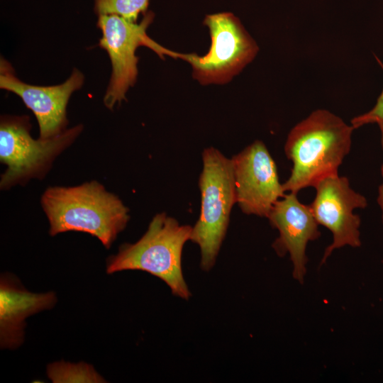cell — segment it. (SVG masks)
<instances>
[{
    "label": "cell",
    "instance_id": "obj_1",
    "mask_svg": "<svg viewBox=\"0 0 383 383\" xmlns=\"http://www.w3.org/2000/svg\"><path fill=\"white\" fill-rule=\"evenodd\" d=\"M355 128L326 109L313 111L288 134L284 152L292 162L284 191L298 193L314 187L321 179L338 174V168L350 152Z\"/></svg>",
    "mask_w": 383,
    "mask_h": 383
},
{
    "label": "cell",
    "instance_id": "obj_2",
    "mask_svg": "<svg viewBox=\"0 0 383 383\" xmlns=\"http://www.w3.org/2000/svg\"><path fill=\"white\" fill-rule=\"evenodd\" d=\"M40 204L51 236L69 231L86 233L99 239L106 249L130 220L128 208L96 180L72 187H49Z\"/></svg>",
    "mask_w": 383,
    "mask_h": 383
},
{
    "label": "cell",
    "instance_id": "obj_3",
    "mask_svg": "<svg viewBox=\"0 0 383 383\" xmlns=\"http://www.w3.org/2000/svg\"><path fill=\"white\" fill-rule=\"evenodd\" d=\"M192 231V226L181 224L165 212L157 213L139 240L121 245L116 254L108 257L106 272H148L162 280L174 296L188 300L192 293L183 275L182 256Z\"/></svg>",
    "mask_w": 383,
    "mask_h": 383
},
{
    "label": "cell",
    "instance_id": "obj_4",
    "mask_svg": "<svg viewBox=\"0 0 383 383\" xmlns=\"http://www.w3.org/2000/svg\"><path fill=\"white\" fill-rule=\"evenodd\" d=\"M199 187L200 214L190 240L199 248L201 268L209 272L215 265L236 204L231 158L213 147L205 148Z\"/></svg>",
    "mask_w": 383,
    "mask_h": 383
},
{
    "label": "cell",
    "instance_id": "obj_5",
    "mask_svg": "<svg viewBox=\"0 0 383 383\" xmlns=\"http://www.w3.org/2000/svg\"><path fill=\"white\" fill-rule=\"evenodd\" d=\"M27 116H2L0 123V160L6 165L1 175V189L41 179L55 158L71 145L83 131L79 124L47 139L32 138Z\"/></svg>",
    "mask_w": 383,
    "mask_h": 383
},
{
    "label": "cell",
    "instance_id": "obj_6",
    "mask_svg": "<svg viewBox=\"0 0 383 383\" xmlns=\"http://www.w3.org/2000/svg\"><path fill=\"white\" fill-rule=\"evenodd\" d=\"M154 16L152 11H148L137 23L118 15L99 16L97 26L102 33L99 45L107 52L112 67L104 97V104L110 110L126 99L128 90L135 83L138 61L135 50L139 46L148 47L162 59L165 55L180 57L181 53L162 47L147 34V28Z\"/></svg>",
    "mask_w": 383,
    "mask_h": 383
},
{
    "label": "cell",
    "instance_id": "obj_7",
    "mask_svg": "<svg viewBox=\"0 0 383 383\" xmlns=\"http://www.w3.org/2000/svg\"><path fill=\"white\" fill-rule=\"evenodd\" d=\"M204 24L211 35L209 52L203 56L181 53L179 58L192 65L201 84L227 83L255 58L259 48L231 13L207 15Z\"/></svg>",
    "mask_w": 383,
    "mask_h": 383
},
{
    "label": "cell",
    "instance_id": "obj_8",
    "mask_svg": "<svg viewBox=\"0 0 383 383\" xmlns=\"http://www.w3.org/2000/svg\"><path fill=\"white\" fill-rule=\"evenodd\" d=\"M314 188L315 197L309 204L311 211L318 223L328 228L333 235V241L325 250L321 267L335 250L346 245L353 248L361 245V220L354 210L367 207V200L351 188L346 177L339 174L321 179Z\"/></svg>",
    "mask_w": 383,
    "mask_h": 383
},
{
    "label": "cell",
    "instance_id": "obj_9",
    "mask_svg": "<svg viewBox=\"0 0 383 383\" xmlns=\"http://www.w3.org/2000/svg\"><path fill=\"white\" fill-rule=\"evenodd\" d=\"M236 204L243 213L267 218L286 192L267 148L255 140L231 157Z\"/></svg>",
    "mask_w": 383,
    "mask_h": 383
},
{
    "label": "cell",
    "instance_id": "obj_10",
    "mask_svg": "<svg viewBox=\"0 0 383 383\" xmlns=\"http://www.w3.org/2000/svg\"><path fill=\"white\" fill-rule=\"evenodd\" d=\"M84 81V74L75 68L61 84H28L17 78L11 65L1 59L0 88L18 95L33 111L39 125V138L42 139L55 137L66 130L67 103L72 94L82 87Z\"/></svg>",
    "mask_w": 383,
    "mask_h": 383
},
{
    "label": "cell",
    "instance_id": "obj_11",
    "mask_svg": "<svg viewBox=\"0 0 383 383\" xmlns=\"http://www.w3.org/2000/svg\"><path fill=\"white\" fill-rule=\"evenodd\" d=\"M267 218L279 232L272 248L278 256L289 255L293 278L303 284L307 272V245L321 235L309 205L299 201L296 193L288 192L274 204Z\"/></svg>",
    "mask_w": 383,
    "mask_h": 383
},
{
    "label": "cell",
    "instance_id": "obj_12",
    "mask_svg": "<svg viewBox=\"0 0 383 383\" xmlns=\"http://www.w3.org/2000/svg\"><path fill=\"white\" fill-rule=\"evenodd\" d=\"M57 301L53 292L33 293L24 289L14 277L4 274L0 284V344L15 349L23 341L26 320L49 309Z\"/></svg>",
    "mask_w": 383,
    "mask_h": 383
},
{
    "label": "cell",
    "instance_id": "obj_13",
    "mask_svg": "<svg viewBox=\"0 0 383 383\" xmlns=\"http://www.w3.org/2000/svg\"><path fill=\"white\" fill-rule=\"evenodd\" d=\"M47 375L53 383L106 382L91 365L84 362L71 363L62 360L50 363L47 366Z\"/></svg>",
    "mask_w": 383,
    "mask_h": 383
},
{
    "label": "cell",
    "instance_id": "obj_14",
    "mask_svg": "<svg viewBox=\"0 0 383 383\" xmlns=\"http://www.w3.org/2000/svg\"><path fill=\"white\" fill-rule=\"evenodd\" d=\"M148 4L149 0H94V11L98 16L118 15L136 22L140 13H146Z\"/></svg>",
    "mask_w": 383,
    "mask_h": 383
},
{
    "label": "cell",
    "instance_id": "obj_15",
    "mask_svg": "<svg viewBox=\"0 0 383 383\" xmlns=\"http://www.w3.org/2000/svg\"><path fill=\"white\" fill-rule=\"evenodd\" d=\"M375 58L383 71V62L377 56ZM381 123H383V89L372 109L351 120V125L355 129L367 124Z\"/></svg>",
    "mask_w": 383,
    "mask_h": 383
},
{
    "label": "cell",
    "instance_id": "obj_16",
    "mask_svg": "<svg viewBox=\"0 0 383 383\" xmlns=\"http://www.w3.org/2000/svg\"><path fill=\"white\" fill-rule=\"evenodd\" d=\"M381 174L382 177V182L379 186L378 189L377 203L382 211V221L383 223V164L381 166Z\"/></svg>",
    "mask_w": 383,
    "mask_h": 383
},
{
    "label": "cell",
    "instance_id": "obj_17",
    "mask_svg": "<svg viewBox=\"0 0 383 383\" xmlns=\"http://www.w3.org/2000/svg\"><path fill=\"white\" fill-rule=\"evenodd\" d=\"M377 125H378V126L379 128V131H380V135H381L380 142H381L382 149V151H383V123H378Z\"/></svg>",
    "mask_w": 383,
    "mask_h": 383
}]
</instances>
